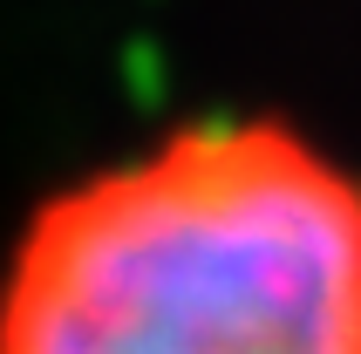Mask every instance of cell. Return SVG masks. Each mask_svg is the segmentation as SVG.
<instances>
[{
  "instance_id": "6da1fadb",
  "label": "cell",
  "mask_w": 361,
  "mask_h": 354,
  "mask_svg": "<svg viewBox=\"0 0 361 354\" xmlns=\"http://www.w3.org/2000/svg\"><path fill=\"white\" fill-rule=\"evenodd\" d=\"M0 354H361V177L266 116L171 130L20 232Z\"/></svg>"
}]
</instances>
